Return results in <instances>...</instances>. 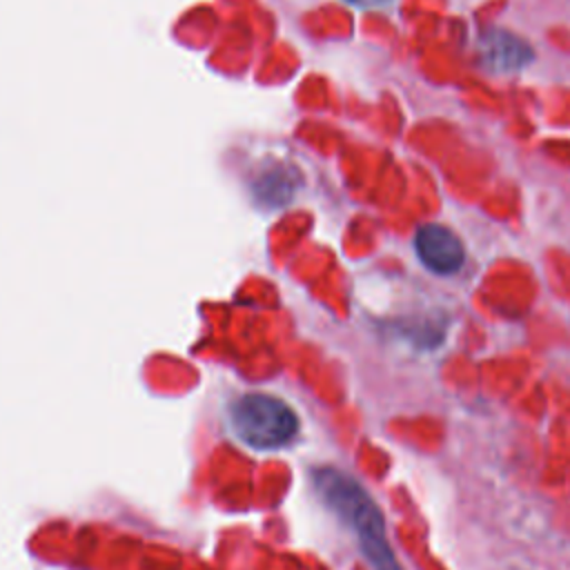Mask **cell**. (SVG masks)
Returning a JSON list of instances; mask_svg holds the SVG:
<instances>
[{
	"mask_svg": "<svg viewBox=\"0 0 570 570\" xmlns=\"http://www.w3.org/2000/svg\"><path fill=\"white\" fill-rule=\"evenodd\" d=\"M256 194L263 203L283 205L292 196V178L283 169L269 171L267 176L256 180Z\"/></svg>",
	"mask_w": 570,
	"mask_h": 570,
	"instance_id": "obj_5",
	"label": "cell"
},
{
	"mask_svg": "<svg viewBox=\"0 0 570 570\" xmlns=\"http://www.w3.org/2000/svg\"><path fill=\"white\" fill-rule=\"evenodd\" d=\"M312 483L321 501L354 532L372 570H401L387 541L385 521L370 492L338 468H314Z\"/></svg>",
	"mask_w": 570,
	"mask_h": 570,
	"instance_id": "obj_1",
	"label": "cell"
},
{
	"mask_svg": "<svg viewBox=\"0 0 570 570\" xmlns=\"http://www.w3.org/2000/svg\"><path fill=\"white\" fill-rule=\"evenodd\" d=\"M414 247L421 263L434 274H454L465 261L459 236L436 223H428L416 232Z\"/></svg>",
	"mask_w": 570,
	"mask_h": 570,
	"instance_id": "obj_3",
	"label": "cell"
},
{
	"mask_svg": "<svg viewBox=\"0 0 570 570\" xmlns=\"http://www.w3.org/2000/svg\"><path fill=\"white\" fill-rule=\"evenodd\" d=\"M347 2L358 4V7H370V4H376V2H381V0H347Z\"/></svg>",
	"mask_w": 570,
	"mask_h": 570,
	"instance_id": "obj_6",
	"label": "cell"
},
{
	"mask_svg": "<svg viewBox=\"0 0 570 570\" xmlns=\"http://www.w3.org/2000/svg\"><path fill=\"white\" fill-rule=\"evenodd\" d=\"M229 421L236 436L256 450H274L294 439L298 432L296 412L278 396L247 392L229 407Z\"/></svg>",
	"mask_w": 570,
	"mask_h": 570,
	"instance_id": "obj_2",
	"label": "cell"
},
{
	"mask_svg": "<svg viewBox=\"0 0 570 570\" xmlns=\"http://www.w3.org/2000/svg\"><path fill=\"white\" fill-rule=\"evenodd\" d=\"M479 56L485 69L494 73H514L534 58V51L517 33L492 27L479 38Z\"/></svg>",
	"mask_w": 570,
	"mask_h": 570,
	"instance_id": "obj_4",
	"label": "cell"
}]
</instances>
